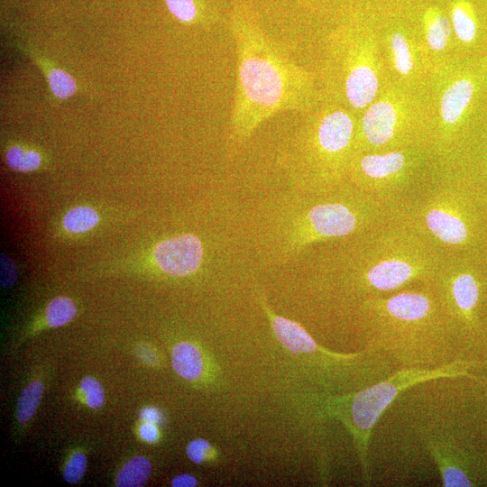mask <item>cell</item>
<instances>
[{"instance_id":"6da1fadb","label":"cell","mask_w":487,"mask_h":487,"mask_svg":"<svg viewBox=\"0 0 487 487\" xmlns=\"http://www.w3.org/2000/svg\"><path fill=\"white\" fill-rule=\"evenodd\" d=\"M327 243L314 264V283L352 315L367 299L431 281L444 258L400 216Z\"/></svg>"},{"instance_id":"7a4b0ae2","label":"cell","mask_w":487,"mask_h":487,"mask_svg":"<svg viewBox=\"0 0 487 487\" xmlns=\"http://www.w3.org/2000/svg\"><path fill=\"white\" fill-rule=\"evenodd\" d=\"M236 83L228 142L240 148L266 121L286 112H311L318 101L312 75L290 59L244 10L233 16Z\"/></svg>"},{"instance_id":"3957f363","label":"cell","mask_w":487,"mask_h":487,"mask_svg":"<svg viewBox=\"0 0 487 487\" xmlns=\"http://www.w3.org/2000/svg\"><path fill=\"white\" fill-rule=\"evenodd\" d=\"M367 347L399 368H436L463 360L432 280L363 300L353 313Z\"/></svg>"},{"instance_id":"277c9868","label":"cell","mask_w":487,"mask_h":487,"mask_svg":"<svg viewBox=\"0 0 487 487\" xmlns=\"http://www.w3.org/2000/svg\"><path fill=\"white\" fill-rule=\"evenodd\" d=\"M400 216L444 257L482 253L486 246L485 192L455 167L440 165Z\"/></svg>"},{"instance_id":"5b68a950","label":"cell","mask_w":487,"mask_h":487,"mask_svg":"<svg viewBox=\"0 0 487 487\" xmlns=\"http://www.w3.org/2000/svg\"><path fill=\"white\" fill-rule=\"evenodd\" d=\"M357 124L341 107L312 114L290 136L280 161L306 195H325L345 183L354 153Z\"/></svg>"},{"instance_id":"8992f818","label":"cell","mask_w":487,"mask_h":487,"mask_svg":"<svg viewBox=\"0 0 487 487\" xmlns=\"http://www.w3.org/2000/svg\"><path fill=\"white\" fill-rule=\"evenodd\" d=\"M476 364V361L457 360L430 369L399 368L388 378L359 391L318 397V411L321 415L339 419L351 433L363 476L369 482L370 437L387 409L404 392L427 381L460 377L476 380L468 371Z\"/></svg>"},{"instance_id":"52a82bcc","label":"cell","mask_w":487,"mask_h":487,"mask_svg":"<svg viewBox=\"0 0 487 487\" xmlns=\"http://www.w3.org/2000/svg\"><path fill=\"white\" fill-rule=\"evenodd\" d=\"M439 166L427 143L356 152L349 163L345 183L400 207L428 182Z\"/></svg>"},{"instance_id":"ba28073f","label":"cell","mask_w":487,"mask_h":487,"mask_svg":"<svg viewBox=\"0 0 487 487\" xmlns=\"http://www.w3.org/2000/svg\"><path fill=\"white\" fill-rule=\"evenodd\" d=\"M432 285L456 346L483 340L487 270L482 253L445 256Z\"/></svg>"},{"instance_id":"9c48e42d","label":"cell","mask_w":487,"mask_h":487,"mask_svg":"<svg viewBox=\"0 0 487 487\" xmlns=\"http://www.w3.org/2000/svg\"><path fill=\"white\" fill-rule=\"evenodd\" d=\"M420 143L429 144L428 134L409 121L396 101L386 97L366 107L357 124L354 153L381 152Z\"/></svg>"},{"instance_id":"30bf717a","label":"cell","mask_w":487,"mask_h":487,"mask_svg":"<svg viewBox=\"0 0 487 487\" xmlns=\"http://www.w3.org/2000/svg\"><path fill=\"white\" fill-rule=\"evenodd\" d=\"M434 416V415H433ZM417 436L436 465L442 485L467 487L477 484L475 458L458 442L446 419L421 420L416 426Z\"/></svg>"},{"instance_id":"8fae6325","label":"cell","mask_w":487,"mask_h":487,"mask_svg":"<svg viewBox=\"0 0 487 487\" xmlns=\"http://www.w3.org/2000/svg\"><path fill=\"white\" fill-rule=\"evenodd\" d=\"M342 87L347 104L366 108L377 96L379 77L372 43L363 37L340 39Z\"/></svg>"},{"instance_id":"7c38bea8","label":"cell","mask_w":487,"mask_h":487,"mask_svg":"<svg viewBox=\"0 0 487 487\" xmlns=\"http://www.w3.org/2000/svg\"><path fill=\"white\" fill-rule=\"evenodd\" d=\"M261 305L270 321L278 341L289 352L302 354L316 361L339 366L364 363L375 354V350L367 347L354 354H338L320 346L314 338L297 322L275 314L262 297Z\"/></svg>"},{"instance_id":"4fadbf2b","label":"cell","mask_w":487,"mask_h":487,"mask_svg":"<svg viewBox=\"0 0 487 487\" xmlns=\"http://www.w3.org/2000/svg\"><path fill=\"white\" fill-rule=\"evenodd\" d=\"M204 256L200 239L192 234H185L165 239L156 244L153 258L164 273L184 277L198 271Z\"/></svg>"},{"instance_id":"5bb4252c","label":"cell","mask_w":487,"mask_h":487,"mask_svg":"<svg viewBox=\"0 0 487 487\" xmlns=\"http://www.w3.org/2000/svg\"><path fill=\"white\" fill-rule=\"evenodd\" d=\"M171 363L176 373L188 381L198 379L205 368L201 351L188 342L175 345L171 351Z\"/></svg>"},{"instance_id":"9a60e30c","label":"cell","mask_w":487,"mask_h":487,"mask_svg":"<svg viewBox=\"0 0 487 487\" xmlns=\"http://www.w3.org/2000/svg\"><path fill=\"white\" fill-rule=\"evenodd\" d=\"M451 23L455 36L464 43L474 41L478 24L472 4L468 0H454L450 7Z\"/></svg>"},{"instance_id":"2e32d148","label":"cell","mask_w":487,"mask_h":487,"mask_svg":"<svg viewBox=\"0 0 487 487\" xmlns=\"http://www.w3.org/2000/svg\"><path fill=\"white\" fill-rule=\"evenodd\" d=\"M425 37L429 48L439 51L444 50L451 36V23L436 7H429L423 16Z\"/></svg>"},{"instance_id":"e0dca14e","label":"cell","mask_w":487,"mask_h":487,"mask_svg":"<svg viewBox=\"0 0 487 487\" xmlns=\"http://www.w3.org/2000/svg\"><path fill=\"white\" fill-rule=\"evenodd\" d=\"M152 472L150 461L144 456H134L126 462L117 473L118 487H139L145 483Z\"/></svg>"},{"instance_id":"ac0fdd59","label":"cell","mask_w":487,"mask_h":487,"mask_svg":"<svg viewBox=\"0 0 487 487\" xmlns=\"http://www.w3.org/2000/svg\"><path fill=\"white\" fill-rule=\"evenodd\" d=\"M390 48L396 71L402 76L409 75L414 69V60L406 36L399 32H393L390 37Z\"/></svg>"},{"instance_id":"d6986e66","label":"cell","mask_w":487,"mask_h":487,"mask_svg":"<svg viewBox=\"0 0 487 487\" xmlns=\"http://www.w3.org/2000/svg\"><path fill=\"white\" fill-rule=\"evenodd\" d=\"M99 222L97 212L90 207H76L63 217V227L71 233L79 234L94 228Z\"/></svg>"},{"instance_id":"ffe728a7","label":"cell","mask_w":487,"mask_h":487,"mask_svg":"<svg viewBox=\"0 0 487 487\" xmlns=\"http://www.w3.org/2000/svg\"><path fill=\"white\" fill-rule=\"evenodd\" d=\"M43 384L35 381L29 383L19 396L16 406L18 421L25 423L35 413L43 393Z\"/></svg>"},{"instance_id":"44dd1931","label":"cell","mask_w":487,"mask_h":487,"mask_svg":"<svg viewBox=\"0 0 487 487\" xmlns=\"http://www.w3.org/2000/svg\"><path fill=\"white\" fill-rule=\"evenodd\" d=\"M77 309L73 301L65 296H59L51 300L46 308V320L51 327H58L70 321Z\"/></svg>"},{"instance_id":"7402d4cb","label":"cell","mask_w":487,"mask_h":487,"mask_svg":"<svg viewBox=\"0 0 487 487\" xmlns=\"http://www.w3.org/2000/svg\"><path fill=\"white\" fill-rule=\"evenodd\" d=\"M5 161L11 169L27 172L38 169L41 158L35 151L26 150L21 146H13L7 151Z\"/></svg>"},{"instance_id":"603a6c76","label":"cell","mask_w":487,"mask_h":487,"mask_svg":"<svg viewBox=\"0 0 487 487\" xmlns=\"http://www.w3.org/2000/svg\"><path fill=\"white\" fill-rule=\"evenodd\" d=\"M165 4L170 13L182 23H193L205 20L197 0H165Z\"/></svg>"},{"instance_id":"cb8c5ba5","label":"cell","mask_w":487,"mask_h":487,"mask_svg":"<svg viewBox=\"0 0 487 487\" xmlns=\"http://www.w3.org/2000/svg\"><path fill=\"white\" fill-rule=\"evenodd\" d=\"M48 82L52 93L59 98L65 99L76 91V82L62 69H52L48 71Z\"/></svg>"},{"instance_id":"d4e9b609","label":"cell","mask_w":487,"mask_h":487,"mask_svg":"<svg viewBox=\"0 0 487 487\" xmlns=\"http://www.w3.org/2000/svg\"><path fill=\"white\" fill-rule=\"evenodd\" d=\"M80 390L85 396L88 407L98 409L104 404V388L101 383L93 377H85L80 382Z\"/></svg>"},{"instance_id":"484cf974","label":"cell","mask_w":487,"mask_h":487,"mask_svg":"<svg viewBox=\"0 0 487 487\" xmlns=\"http://www.w3.org/2000/svg\"><path fill=\"white\" fill-rule=\"evenodd\" d=\"M87 467V458L84 454L78 452L69 458L63 471V478L69 483H77L84 476Z\"/></svg>"},{"instance_id":"4316f807","label":"cell","mask_w":487,"mask_h":487,"mask_svg":"<svg viewBox=\"0 0 487 487\" xmlns=\"http://www.w3.org/2000/svg\"><path fill=\"white\" fill-rule=\"evenodd\" d=\"M186 453L190 461L195 464H201L213 455L214 450L210 443L206 439L196 438L188 444Z\"/></svg>"},{"instance_id":"83f0119b","label":"cell","mask_w":487,"mask_h":487,"mask_svg":"<svg viewBox=\"0 0 487 487\" xmlns=\"http://www.w3.org/2000/svg\"><path fill=\"white\" fill-rule=\"evenodd\" d=\"M1 285L5 288L12 287L17 279V271L14 262L5 254H1Z\"/></svg>"},{"instance_id":"f1b7e54d","label":"cell","mask_w":487,"mask_h":487,"mask_svg":"<svg viewBox=\"0 0 487 487\" xmlns=\"http://www.w3.org/2000/svg\"><path fill=\"white\" fill-rule=\"evenodd\" d=\"M140 436L147 442H155L159 437V430L155 424L144 422L139 429Z\"/></svg>"},{"instance_id":"f546056e","label":"cell","mask_w":487,"mask_h":487,"mask_svg":"<svg viewBox=\"0 0 487 487\" xmlns=\"http://www.w3.org/2000/svg\"><path fill=\"white\" fill-rule=\"evenodd\" d=\"M170 484L172 487H194L198 484V480L192 474L182 473L175 476Z\"/></svg>"},{"instance_id":"4dcf8cb0","label":"cell","mask_w":487,"mask_h":487,"mask_svg":"<svg viewBox=\"0 0 487 487\" xmlns=\"http://www.w3.org/2000/svg\"><path fill=\"white\" fill-rule=\"evenodd\" d=\"M140 416L144 422L157 424L161 420V412L153 407H147L142 409Z\"/></svg>"},{"instance_id":"1f68e13d","label":"cell","mask_w":487,"mask_h":487,"mask_svg":"<svg viewBox=\"0 0 487 487\" xmlns=\"http://www.w3.org/2000/svg\"><path fill=\"white\" fill-rule=\"evenodd\" d=\"M484 192H485V202H486V209H487V191H484ZM482 257H483L485 266H486V270H487V243H486V246L484 248V251L482 253Z\"/></svg>"}]
</instances>
